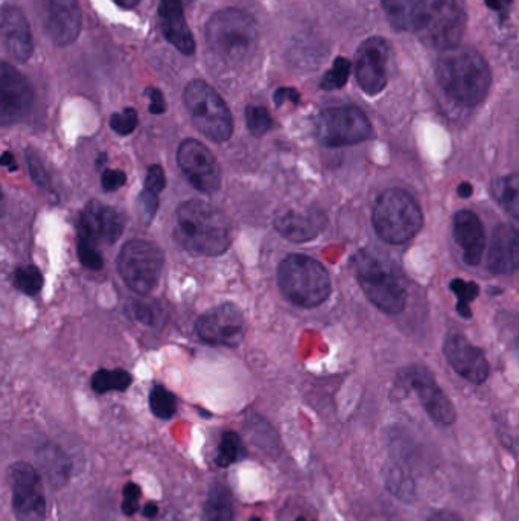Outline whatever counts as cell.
<instances>
[{"mask_svg":"<svg viewBox=\"0 0 519 521\" xmlns=\"http://www.w3.org/2000/svg\"><path fill=\"white\" fill-rule=\"evenodd\" d=\"M436 77L449 98L468 107L483 103L492 84L488 61L475 49L462 46L440 54Z\"/></svg>","mask_w":519,"mask_h":521,"instance_id":"cell-1","label":"cell"},{"mask_svg":"<svg viewBox=\"0 0 519 521\" xmlns=\"http://www.w3.org/2000/svg\"><path fill=\"white\" fill-rule=\"evenodd\" d=\"M174 235L180 246L201 256L223 255L232 243L226 215L200 200H189L179 206Z\"/></svg>","mask_w":519,"mask_h":521,"instance_id":"cell-2","label":"cell"},{"mask_svg":"<svg viewBox=\"0 0 519 521\" xmlns=\"http://www.w3.org/2000/svg\"><path fill=\"white\" fill-rule=\"evenodd\" d=\"M352 270L364 295L379 310L387 314L404 311L407 284L389 261H384L375 253L360 250L352 258Z\"/></svg>","mask_w":519,"mask_h":521,"instance_id":"cell-3","label":"cell"},{"mask_svg":"<svg viewBox=\"0 0 519 521\" xmlns=\"http://www.w3.org/2000/svg\"><path fill=\"white\" fill-rule=\"evenodd\" d=\"M206 40L218 57L229 63H239L249 58L258 46V23L246 11L227 8L215 13L207 22Z\"/></svg>","mask_w":519,"mask_h":521,"instance_id":"cell-4","label":"cell"},{"mask_svg":"<svg viewBox=\"0 0 519 521\" xmlns=\"http://www.w3.org/2000/svg\"><path fill=\"white\" fill-rule=\"evenodd\" d=\"M372 223L381 240L389 244H404L419 234L424 224V214L410 192L392 188L376 199Z\"/></svg>","mask_w":519,"mask_h":521,"instance_id":"cell-5","label":"cell"},{"mask_svg":"<svg viewBox=\"0 0 519 521\" xmlns=\"http://www.w3.org/2000/svg\"><path fill=\"white\" fill-rule=\"evenodd\" d=\"M282 293L291 304L302 308L322 305L331 295V278L325 267L306 255H288L278 270Z\"/></svg>","mask_w":519,"mask_h":521,"instance_id":"cell-6","label":"cell"},{"mask_svg":"<svg viewBox=\"0 0 519 521\" xmlns=\"http://www.w3.org/2000/svg\"><path fill=\"white\" fill-rule=\"evenodd\" d=\"M183 101L198 132L214 142L232 138V113L214 87L201 80L191 81L183 92Z\"/></svg>","mask_w":519,"mask_h":521,"instance_id":"cell-7","label":"cell"},{"mask_svg":"<svg viewBox=\"0 0 519 521\" xmlns=\"http://www.w3.org/2000/svg\"><path fill=\"white\" fill-rule=\"evenodd\" d=\"M466 16L457 0H425L418 34L422 42L437 51H448L462 42Z\"/></svg>","mask_w":519,"mask_h":521,"instance_id":"cell-8","label":"cell"},{"mask_svg":"<svg viewBox=\"0 0 519 521\" xmlns=\"http://www.w3.org/2000/svg\"><path fill=\"white\" fill-rule=\"evenodd\" d=\"M162 249L153 241L131 240L122 247L118 267L125 284L137 295H150L162 276Z\"/></svg>","mask_w":519,"mask_h":521,"instance_id":"cell-9","label":"cell"},{"mask_svg":"<svg viewBox=\"0 0 519 521\" xmlns=\"http://www.w3.org/2000/svg\"><path fill=\"white\" fill-rule=\"evenodd\" d=\"M316 135L325 147H348L369 141L373 128L369 118L357 107H332L320 113Z\"/></svg>","mask_w":519,"mask_h":521,"instance_id":"cell-10","label":"cell"},{"mask_svg":"<svg viewBox=\"0 0 519 521\" xmlns=\"http://www.w3.org/2000/svg\"><path fill=\"white\" fill-rule=\"evenodd\" d=\"M8 483L13 491V511L19 521H45L46 499L40 474L26 462H16L8 470Z\"/></svg>","mask_w":519,"mask_h":521,"instance_id":"cell-11","label":"cell"},{"mask_svg":"<svg viewBox=\"0 0 519 521\" xmlns=\"http://www.w3.org/2000/svg\"><path fill=\"white\" fill-rule=\"evenodd\" d=\"M37 17L43 31L55 45H72L78 39L83 26L78 0H36Z\"/></svg>","mask_w":519,"mask_h":521,"instance_id":"cell-12","label":"cell"},{"mask_svg":"<svg viewBox=\"0 0 519 521\" xmlns=\"http://www.w3.org/2000/svg\"><path fill=\"white\" fill-rule=\"evenodd\" d=\"M177 162L186 179L197 191L214 194L221 186L218 160L206 145L197 139H185L177 151Z\"/></svg>","mask_w":519,"mask_h":521,"instance_id":"cell-13","label":"cell"},{"mask_svg":"<svg viewBox=\"0 0 519 521\" xmlns=\"http://www.w3.org/2000/svg\"><path fill=\"white\" fill-rule=\"evenodd\" d=\"M197 333L209 345L236 348L246 336V319L236 305H218L197 320Z\"/></svg>","mask_w":519,"mask_h":521,"instance_id":"cell-14","label":"cell"},{"mask_svg":"<svg viewBox=\"0 0 519 521\" xmlns=\"http://www.w3.org/2000/svg\"><path fill=\"white\" fill-rule=\"evenodd\" d=\"M34 103V90L14 66L0 61V127L26 118Z\"/></svg>","mask_w":519,"mask_h":521,"instance_id":"cell-15","label":"cell"},{"mask_svg":"<svg viewBox=\"0 0 519 521\" xmlns=\"http://www.w3.org/2000/svg\"><path fill=\"white\" fill-rule=\"evenodd\" d=\"M389 45L381 37H370L358 46L355 75L358 86L369 96L379 95L387 86Z\"/></svg>","mask_w":519,"mask_h":521,"instance_id":"cell-16","label":"cell"},{"mask_svg":"<svg viewBox=\"0 0 519 521\" xmlns=\"http://www.w3.org/2000/svg\"><path fill=\"white\" fill-rule=\"evenodd\" d=\"M405 381L418 394L422 406L433 421L439 422L442 426H449L456 421L457 412L453 403L443 394V390L427 369L421 366L408 369Z\"/></svg>","mask_w":519,"mask_h":521,"instance_id":"cell-17","label":"cell"},{"mask_svg":"<svg viewBox=\"0 0 519 521\" xmlns=\"http://www.w3.org/2000/svg\"><path fill=\"white\" fill-rule=\"evenodd\" d=\"M443 354L451 368L469 383L483 384L489 377V363L483 351L466 337L451 334L443 345Z\"/></svg>","mask_w":519,"mask_h":521,"instance_id":"cell-18","label":"cell"},{"mask_svg":"<svg viewBox=\"0 0 519 521\" xmlns=\"http://www.w3.org/2000/svg\"><path fill=\"white\" fill-rule=\"evenodd\" d=\"M81 238L90 243H115L124 231V217L115 208L90 202L81 215Z\"/></svg>","mask_w":519,"mask_h":521,"instance_id":"cell-19","label":"cell"},{"mask_svg":"<svg viewBox=\"0 0 519 521\" xmlns=\"http://www.w3.org/2000/svg\"><path fill=\"white\" fill-rule=\"evenodd\" d=\"M0 39L8 54L16 60L28 61L34 52L31 26L17 7L7 5L0 10Z\"/></svg>","mask_w":519,"mask_h":521,"instance_id":"cell-20","label":"cell"},{"mask_svg":"<svg viewBox=\"0 0 519 521\" xmlns=\"http://www.w3.org/2000/svg\"><path fill=\"white\" fill-rule=\"evenodd\" d=\"M326 226V218L319 211H296V209H285L279 211L274 217L276 231L293 241V243H306L314 240Z\"/></svg>","mask_w":519,"mask_h":521,"instance_id":"cell-21","label":"cell"},{"mask_svg":"<svg viewBox=\"0 0 519 521\" xmlns=\"http://www.w3.org/2000/svg\"><path fill=\"white\" fill-rule=\"evenodd\" d=\"M518 231L512 224H500L489 246L488 267L494 275H513L518 270Z\"/></svg>","mask_w":519,"mask_h":521,"instance_id":"cell-22","label":"cell"},{"mask_svg":"<svg viewBox=\"0 0 519 521\" xmlns=\"http://www.w3.org/2000/svg\"><path fill=\"white\" fill-rule=\"evenodd\" d=\"M186 0H160L159 16L166 40L176 46L182 54L195 52V40L185 17Z\"/></svg>","mask_w":519,"mask_h":521,"instance_id":"cell-23","label":"cell"},{"mask_svg":"<svg viewBox=\"0 0 519 521\" xmlns=\"http://www.w3.org/2000/svg\"><path fill=\"white\" fill-rule=\"evenodd\" d=\"M454 240L462 247L463 259L468 266H477L483 258L486 237L483 223L475 212L463 209L454 215Z\"/></svg>","mask_w":519,"mask_h":521,"instance_id":"cell-24","label":"cell"},{"mask_svg":"<svg viewBox=\"0 0 519 521\" xmlns=\"http://www.w3.org/2000/svg\"><path fill=\"white\" fill-rule=\"evenodd\" d=\"M390 25L401 32H416L424 14L425 0H383Z\"/></svg>","mask_w":519,"mask_h":521,"instance_id":"cell-25","label":"cell"},{"mask_svg":"<svg viewBox=\"0 0 519 521\" xmlns=\"http://www.w3.org/2000/svg\"><path fill=\"white\" fill-rule=\"evenodd\" d=\"M40 470L52 485L61 486L66 483L71 471V464L67 461L63 451L54 445H46L39 451Z\"/></svg>","mask_w":519,"mask_h":521,"instance_id":"cell-26","label":"cell"},{"mask_svg":"<svg viewBox=\"0 0 519 521\" xmlns=\"http://www.w3.org/2000/svg\"><path fill=\"white\" fill-rule=\"evenodd\" d=\"M206 521H235L233 497L224 483L212 485L206 500Z\"/></svg>","mask_w":519,"mask_h":521,"instance_id":"cell-27","label":"cell"},{"mask_svg":"<svg viewBox=\"0 0 519 521\" xmlns=\"http://www.w3.org/2000/svg\"><path fill=\"white\" fill-rule=\"evenodd\" d=\"M492 195L498 205L513 218L519 215V179L516 174L500 177L492 183Z\"/></svg>","mask_w":519,"mask_h":521,"instance_id":"cell-28","label":"cell"},{"mask_svg":"<svg viewBox=\"0 0 519 521\" xmlns=\"http://www.w3.org/2000/svg\"><path fill=\"white\" fill-rule=\"evenodd\" d=\"M131 381H133V378L124 369H115V371L99 369L93 375L92 387L96 394H107V392H112V390L124 392L131 386Z\"/></svg>","mask_w":519,"mask_h":521,"instance_id":"cell-29","label":"cell"},{"mask_svg":"<svg viewBox=\"0 0 519 521\" xmlns=\"http://www.w3.org/2000/svg\"><path fill=\"white\" fill-rule=\"evenodd\" d=\"M244 454H246V448H244L238 433L226 432L221 436L217 454V464L220 467H229V465L235 464Z\"/></svg>","mask_w":519,"mask_h":521,"instance_id":"cell-30","label":"cell"},{"mask_svg":"<svg viewBox=\"0 0 519 521\" xmlns=\"http://www.w3.org/2000/svg\"><path fill=\"white\" fill-rule=\"evenodd\" d=\"M151 412L160 419H171L177 412L176 395L163 386H156L150 394Z\"/></svg>","mask_w":519,"mask_h":521,"instance_id":"cell-31","label":"cell"},{"mask_svg":"<svg viewBox=\"0 0 519 521\" xmlns=\"http://www.w3.org/2000/svg\"><path fill=\"white\" fill-rule=\"evenodd\" d=\"M449 288L456 293L457 298H459V304H457V313L460 316L465 317V319H471L472 311L471 302L475 301L478 293H480V288L475 282L463 281V279H454L449 284Z\"/></svg>","mask_w":519,"mask_h":521,"instance_id":"cell-32","label":"cell"},{"mask_svg":"<svg viewBox=\"0 0 519 521\" xmlns=\"http://www.w3.org/2000/svg\"><path fill=\"white\" fill-rule=\"evenodd\" d=\"M14 285L25 295L37 296L43 288V275L37 267H20L14 272Z\"/></svg>","mask_w":519,"mask_h":521,"instance_id":"cell-33","label":"cell"},{"mask_svg":"<svg viewBox=\"0 0 519 521\" xmlns=\"http://www.w3.org/2000/svg\"><path fill=\"white\" fill-rule=\"evenodd\" d=\"M246 121L249 132L255 138H262L274 127L273 118L265 107L249 106L246 110Z\"/></svg>","mask_w":519,"mask_h":521,"instance_id":"cell-34","label":"cell"},{"mask_svg":"<svg viewBox=\"0 0 519 521\" xmlns=\"http://www.w3.org/2000/svg\"><path fill=\"white\" fill-rule=\"evenodd\" d=\"M351 68V61L346 60L344 57L335 58L331 71L323 77L322 89H341L344 84L348 83L349 75H351Z\"/></svg>","mask_w":519,"mask_h":521,"instance_id":"cell-35","label":"cell"},{"mask_svg":"<svg viewBox=\"0 0 519 521\" xmlns=\"http://www.w3.org/2000/svg\"><path fill=\"white\" fill-rule=\"evenodd\" d=\"M137 122H139V118H137L136 110L127 107L122 112L113 113L110 118V127L118 135L128 136L136 130Z\"/></svg>","mask_w":519,"mask_h":521,"instance_id":"cell-36","label":"cell"},{"mask_svg":"<svg viewBox=\"0 0 519 521\" xmlns=\"http://www.w3.org/2000/svg\"><path fill=\"white\" fill-rule=\"evenodd\" d=\"M387 485L389 490L392 491L395 496H398L402 500H413L414 499V483L410 477L405 476L401 471H393L389 474L387 479Z\"/></svg>","mask_w":519,"mask_h":521,"instance_id":"cell-37","label":"cell"},{"mask_svg":"<svg viewBox=\"0 0 519 521\" xmlns=\"http://www.w3.org/2000/svg\"><path fill=\"white\" fill-rule=\"evenodd\" d=\"M78 258H80L83 266L90 270L102 269V264H104L102 263L101 253L96 250L95 244L83 240V238L78 243Z\"/></svg>","mask_w":519,"mask_h":521,"instance_id":"cell-38","label":"cell"},{"mask_svg":"<svg viewBox=\"0 0 519 521\" xmlns=\"http://www.w3.org/2000/svg\"><path fill=\"white\" fill-rule=\"evenodd\" d=\"M139 206H141V215L142 220L145 223H151L154 215H156L157 208H159V194H154V192L145 191L141 194V199H139Z\"/></svg>","mask_w":519,"mask_h":521,"instance_id":"cell-39","label":"cell"},{"mask_svg":"<svg viewBox=\"0 0 519 521\" xmlns=\"http://www.w3.org/2000/svg\"><path fill=\"white\" fill-rule=\"evenodd\" d=\"M166 177L165 171L160 165H153L148 168L147 179H145V191L160 194L165 189Z\"/></svg>","mask_w":519,"mask_h":521,"instance_id":"cell-40","label":"cell"},{"mask_svg":"<svg viewBox=\"0 0 519 521\" xmlns=\"http://www.w3.org/2000/svg\"><path fill=\"white\" fill-rule=\"evenodd\" d=\"M141 499V488L136 483H127L124 486V502H122V511L124 514L133 515L137 511Z\"/></svg>","mask_w":519,"mask_h":521,"instance_id":"cell-41","label":"cell"},{"mask_svg":"<svg viewBox=\"0 0 519 521\" xmlns=\"http://www.w3.org/2000/svg\"><path fill=\"white\" fill-rule=\"evenodd\" d=\"M26 159H28L29 170H31V176L32 179H34V182L40 186H48V174H46L45 165H43L40 157L37 156L36 153L28 151V154H26Z\"/></svg>","mask_w":519,"mask_h":521,"instance_id":"cell-42","label":"cell"},{"mask_svg":"<svg viewBox=\"0 0 519 521\" xmlns=\"http://www.w3.org/2000/svg\"><path fill=\"white\" fill-rule=\"evenodd\" d=\"M127 182V174L119 170H106L102 173L101 183L104 191H118Z\"/></svg>","mask_w":519,"mask_h":521,"instance_id":"cell-43","label":"cell"},{"mask_svg":"<svg viewBox=\"0 0 519 521\" xmlns=\"http://www.w3.org/2000/svg\"><path fill=\"white\" fill-rule=\"evenodd\" d=\"M131 313L134 314L137 320H141L144 323L156 322L157 311L153 307L147 304V302L134 301L130 307Z\"/></svg>","mask_w":519,"mask_h":521,"instance_id":"cell-44","label":"cell"},{"mask_svg":"<svg viewBox=\"0 0 519 521\" xmlns=\"http://www.w3.org/2000/svg\"><path fill=\"white\" fill-rule=\"evenodd\" d=\"M147 96L150 98V112L153 115H162L166 110L165 98H163V93L160 92L156 87H148Z\"/></svg>","mask_w":519,"mask_h":521,"instance_id":"cell-45","label":"cell"},{"mask_svg":"<svg viewBox=\"0 0 519 521\" xmlns=\"http://www.w3.org/2000/svg\"><path fill=\"white\" fill-rule=\"evenodd\" d=\"M285 101L299 104V92L296 89H291V87H281V89L276 90V93H274V104H276V107H281Z\"/></svg>","mask_w":519,"mask_h":521,"instance_id":"cell-46","label":"cell"},{"mask_svg":"<svg viewBox=\"0 0 519 521\" xmlns=\"http://www.w3.org/2000/svg\"><path fill=\"white\" fill-rule=\"evenodd\" d=\"M427 521H463L460 515L453 511H436L427 518Z\"/></svg>","mask_w":519,"mask_h":521,"instance_id":"cell-47","label":"cell"},{"mask_svg":"<svg viewBox=\"0 0 519 521\" xmlns=\"http://www.w3.org/2000/svg\"><path fill=\"white\" fill-rule=\"evenodd\" d=\"M0 165H4V167H7L10 171L17 170L16 159H14L10 151H5V153L0 156Z\"/></svg>","mask_w":519,"mask_h":521,"instance_id":"cell-48","label":"cell"},{"mask_svg":"<svg viewBox=\"0 0 519 521\" xmlns=\"http://www.w3.org/2000/svg\"><path fill=\"white\" fill-rule=\"evenodd\" d=\"M510 4L512 0H486V5L494 11H504Z\"/></svg>","mask_w":519,"mask_h":521,"instance_id":"cell-49","label":"cell"},{"mask_svg":"<svg viewBox=\"0 0 519 521\" xmlns=\"http://www.w3.org/2000/svg\"><path fill=\"white\" fill-rule=\"evenodd\" d=\"M457 192H459V195L462 197V199H469V197L472 195V192H474V189H472L471 183L463 182L460 183L459 188H457Z\"/></svg>","mask_w":519,"mask_h":521,"instance_id":"cell-50","label":"cell"},{"mask_svg":"<svg viewBox=\"0 0 519 521\" xmlns=\"http://www.w3.org/2000/svg\"><path fill=\"white\" fill-rule=\"evenodd\" d=\"M159 514V508H157L156 503H148V505H145L144 508V515L147 518H154L156 515Z\"/></svg>","mask_w":519,"mask_h":521,"instance_id":"cell-51","label":"cell"},{"mask_svg":"<svg viewBox=\"0 0 519 521\" xmlns=\"http://www.w3.org/2000/svg\"><path fill=\"white\" fill-rule=\"evenodd\" d=\"M115 2L122 8H134L141 0H115Z\"/></svg>","mask_w":519,"mask_h":521,"instance_id":"cell-52","label":"cell"},{"mask_svg":"<svg viewBox=\"0 0 519 521\" xmlns=\"http://www.w3.org/2000/svg\"><path fill=\"white\" fill-rule=\"evenodd\" d=\"M4 215V194H2V189H0V217Z\"/></svg>","mask_w":519,"mask_h":521,"instance_id":"cell-53","label":"cell"},{"mask_svg":"<svg viewBox=\"0 0 519 521\" xmlns=\"http://www.w3.org/2000/svg\"><path fill=\"white\" fill-rule=\"evenodd\" d=\"M250 521H261V520H259L258 517H252V518H250Z\"/></svg>","mask_w":519,"mask_h":521,"instance_id":"cell-54","label":"cell"},{"mask_svg":"<svg viewBox=\"0 0 519 521\" xmlns=\"http://www.w3.org/2000/svg\"><path fill=\"white\" fill-rule=\"evenodd\" d=\"M296 521H306V520H305V518H303V517H299V518H297Z\"/></svg>","mask_w":519,"mask_h":521,"instance_id":"cell-55","label":"cell"},{"mask_svg":"<svg viewBox=\"0 0 519 521\" xmlns=\"http://www.w3.org/2000/svg\"><path fill=\"white\" fill-rule=\"evenodd\" d=\"M186 2H188V4H191L192 0H186Z\"/></svg>","mask_w":519,"mask_h":521,"instance_id":"cell-56","label":"cell"}]
</instances>
